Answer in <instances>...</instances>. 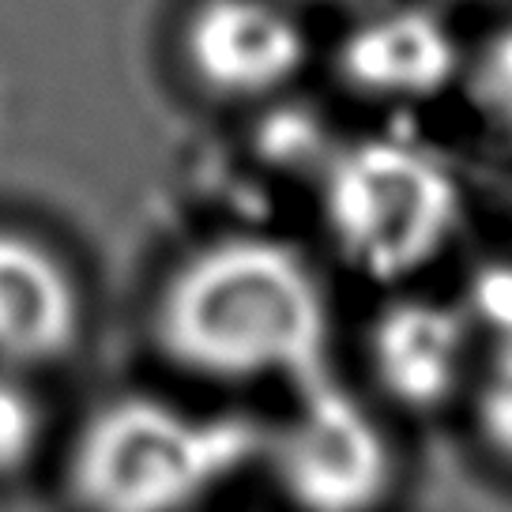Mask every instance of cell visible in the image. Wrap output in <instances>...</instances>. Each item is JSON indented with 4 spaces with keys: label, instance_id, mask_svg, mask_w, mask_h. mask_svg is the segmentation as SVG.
Segmentation results:
<instances>
[{
    "label": "cell",
    "instance_id": "obj_12",
    "mask_svg": "<svg viewBox=\"0 0 512 512\" xmlns=\"http://www.w3.org/2000/svg\"><path fill=\"white\" fill-rule=\"evenodd\" d=\"M475 422L486 445L512 464V347L486 354L475 377Z\"/></svg>",
    "mask_w": 512,
    "mask_h": 512
},
{
    "label": "cell",
    "instance_id": "obj_10",
    "mask_svg": "<svg viewBox=\"0 0 512 512\" xmlns=\"http://www.w3.org/2000/svg\"><path fill=\"white\" fill-rule=\"evenodd\" d=\"M456 305L464 309L475 339H486L490 351L512 347V260L479 264Z\"/></svg>",
    "mask_w": 512,
    "mask_h": 512
},
{
    "label": "cell",
    "instance_id": "obj_1",
    "mask_svg": "<svg viewBox=\"0 0 512 512\" xmlns=\"http://www.w3.org/2000/svg\"><path fill=\"white\" fill-rule=\"evenodd\" d=\"M328 294L287 241L234 234L185 256L159 294V339L177 366L215 381L324 377Z\"/></svg>",
    "mask_w": 512,
    "mask_h": 512
},
{
    "label": "cell",
    "instance_id": "obj_8",
    "mask_svg": "<svg viewBox=\"0 0 512 512\" xmlns=\"http://www.w3.org/2000/svg\"><path fill=\"white\" fill-rule=\"evenodd\" d=\"M83 298L64 260L42 241L0 230V366H42L76 347Z\"/></svg>",
    "mask_w": 512,
    "mask_h": 512
},
{
    "label": "cell",
    "instance_id": "obj_5",
    "mask_svg": "<svg viewBox=\"0 0 512 512\" xmlns=\"http://www.w3.org/2000/svg\"><path fill=\"white\" fill-rule=\"evenodd\" d=\"M185 61L219 98H268L309 61L302 23L275 0H200L185 23Z\"/></svg>",
    "mask_w": 512,
    "mask_h": 512
},
{
    "label": "cell",
    "instance_id": "obj_6",
    "mask_svg": "<svg viewBox=\"0 0 512 512\" xmlns=\"http://www.w3.org/2000/svg\"><path fill=\"white\" fill-rule=\"evenodd\" d=\"M475 343L479 339L456 302L403 294L381 305L369 324V373L396 407L430 415L464 392Z\"/></svg>",
    "mask_w": 512,
    "mask_h": 512
},
{
    "label": "cell",
    "instance_id": "obj_9",
    "mask_svg": "<svg viewBox=\"0 0 512 512\" xmlns=\"http://www.w3.org/2000/svg\"><path fill=\"white\" fill-rule=\"evenodd\" d=\"M46 433V411L16 369L0 366V479L16 475L38 456Z\"/></svg>",
    "mask_w": 512,
    "mask_h": 512
},
{
    "label": "cell",
    "instance_id": "obj_4",
    "mask_svg": "<svg viewBox=\"0 0 512 512\" xmlns=\"http://www.w3.org/2000/svg\"><path fill=\"white\" fill-rule=\"evenodd\" d=\"M272 456L302 512H373L396 479V452L381 418L328 373L302 388Z\"/></svg>",
    "mask_w": 512,
    "mask_h": 512
},
{
    "label": "cell",
    "instance_id": "obj_11",
    "mask_svg": "<svg viewBox=\"0 0 512 512\" xmlns=\"http://www.w3.org/2000/svg\"><path fill=\"white\" fill-rule=\"evenodd\" d=\"M467 87L479 113L512 140V19L486 38V46L467 64Z\"/></svg>",
    "mask_w": 512,
    "mask_h": 512
},
{
    "label": "cell",
    "instance_id": "obj_3",
    "mask_svg": "<svg viewBox=\"0 0 512 512\" xmlns=\"http://www.w3.org/2000/svg\"><path fill=\"white\" fill-rule=\"evenodd\" d=\"M320 215L354 272L377 283H403L456 238L464 189L430 147L400 136H366L328 159Z\"/></svg>",
    "mask_w": 512,
    "mask_h": 512
},
{
    "label": "cell",
    "instance_id": "obj_2",
    "mask_svg": "<svg viewBox=\"0 0 512 512\" xmlns=\"http://www.w3.org/2000/svg\"><path fill=\"white\" fill-rule=\"evenodd\" d=\"M264 433L234 415H192L128 396L83 426L72 490L87 512H185L253 460Z\"/></svg>",
    "mask_w": 512,
    "mask_h": 512
},
{
    "label": "cell",
    "instance_id": "obj_7",
    "mask_svg": "<svg viewBox=\"0 0 512 512\" xmlns=\"http://www.w3.org/2000/svg\"><path fill=\"white\" fill-rule=\"evenodd\" d=\"M336 68L354 95L369 102H430L467 72L452 27L422 4L358 19L339 42Z\"/></svg>",
    "mask_w": 512,
    "mask_h": 512
}]
</instances>
